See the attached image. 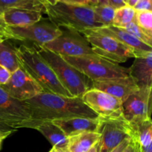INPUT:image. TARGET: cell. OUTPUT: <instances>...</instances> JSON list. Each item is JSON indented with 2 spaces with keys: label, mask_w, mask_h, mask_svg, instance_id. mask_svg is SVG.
I'll list each match as a JSON object with an SVG mask.
<instances>
[{
  "label": "cell",
  "mask_w": 152,
  "mask_h": 152,
  "mask_svg": "<svg viewBox=\"0 0 152 152\" xmlns=\"http://www.w3.org/2000/svg\"><path fill=\"white\" fill-rule=\"evenodd\" d=\"M24 102L37 126L42 122L73 117H99L83 102L81 97L77 96L42 92Z\"/></svg>",
  "instance_id": "cell-1"
},
{
  "label": "cell",
  "mask_w": 152,
  "mask_h": 152,
  "mask_svg": "<svg viewBox=\"0 0 152 152\" xmlns=\"http://www.w3.org/2000/svg\"><path fill=\"white\" fill-rule=\"evenodd\" d=\"M16 54L21 68L41 86L43 91L71 96L62 86L53 69L34 46L21 45L16 48Z\"/></svg>",
  "instance_id": "cell-2"
},
{
  "label": "cell",
  "mask_w": 152,
  "mask_h": 152,
  "mask_svg": "<svg viewBox=\"0 0 152 152\" xmlns=\"http://www.w3.org/2000/svg\"><path fill=\"white\" fill-rule=\"evenodd\" d=\"M45 13L49 20L58 28H65L70 32L82 33L102 25L95 21L92 6L69 4L58 2L55 5L45 4Z\"/></svg>",
  "instance_id": "cell-3"
},
{
  "label": "cell",
  "mask_w": 152,
  "mask_h": 152,
  "mask_svg": "<svg viewBox=\"0 0 152 152\" xmlns=\"http://www.w3.org/2000/svg\"><path fill=\"white\" fill-rule=\"evenodd\" d=\"M40 56L48 63L62 86L71 96L81 97L91 88L88 79L70 65L61 55L45 48L41 45H33Z\"/></svg>",
  "instance_id": "cell-4"
},
{
  "label": "cell",
  "mask_w": 152,
  "mask_h": 152,
  "mask_svg": "<svg viewBox=\"0 0 152 152\" xmlns=\"http://www.w3.org/2000/svg\"><path fill=\"white\" fill-rule=\"evenodd\" d=\"M90 81H101L130 76L129 69L96 54L81 56H62Z\"/></svg>",
  "instance_id": "cell-5"
},
{
  "label": "cell",
  "mask_w": 152,
  "mask_h": 152,
  "mask_svg": "<svg viewBox=\"0 0 152 152\" xmlns=\"http://www.w3.org/2000/svg\"><path fill=\"white\" fill-rule=\"evenodd\" d=\"M94 53L105 59L120 64L126 62L129 58H135L133 50L115 39L96 32L93 29L83 31Z\"/></svg>",
  "instance_id": "cell-6"
},
{
  "label": "cell",
  "mask_w": 152,
  "mask_h": 152,
  "mask_svg": "<svg viewBox=\"0 0 152 152\" xmlns=\"http://www.w3.org/2000/svg\"><path fill=\"white\" fill-rule=\"evenodd\" d=\"M0 125L16 131L19 129H35L30 111L24 102L13 99L0 87Z\"/></svg>",
  "instance_id": "cell-7"
},
{
  "label": "cell",
  "mask_w": 152,
  "mask_h": 152,
  "mask_svg": "<svg viewBox=\"0 0 152 152\" xmlns=\"http://www.w3.org/2000/svg\"><path fill=\"white\" fill-rule=\"evenodd\" d=\"M99 119L98 133L100 134V140L98 152H110L125 140L132 137V125L123 116L117 118Z\"/></svg>",
  "instance_id": "cell-8"
},
{
  "label": "cell",
  "mask_w": 152,
  "mask_h": 152,
  "mask_svg": "<svg viewBox=\"0 0 152 152\" xmlns=\"http://www.w3.org/2000/svg\"><path fill=\"white\" fill-rule=\"evenodd\" d=\"M13 39L30 41L37 45H45L61 36L63 31L50 20H40L33 25L10 27Z\"/></svg>",
  "instance_id": "cell-9"
},
{
  "label": "cell",
  "mask_w": 152,
  "mask_h": 152,
  "mask_svg": "<svg viewBox=\"0 0 152 152\" xmlns=\"http://www.w3.org/2000/svg\"><path fill=\"white\" fill-rule=\"evenodd\" d=\"M151 88H139L123 102V117L131 124L151 120Z\"/></svg>",
  "instance_id": "cell-10"
},
{
  "label": "cell",
  "mask_w": 152,
  "mask_h": 152,
  "mask_svg": "<svg viewBox=\"0 0 152 152\" xmlns=\"http://www.w3.org/2000/svg\"><path fill=\"white\" fill-rule=\"evenodd\" d=\"M81 98L83 102L98 117L108 119L123 116V102L105 92L91 88Z\"/></svg>",
  "instance_id": "cell-11"
},
{
  "label": "cell",
  "mask_w": 152,
  "mask_h": 152,
  "mask_svg": "<svg viewBox=\"0 0 152 152\" xmlns=\"http://www.w3.org/2000/svg\"><path fill=\"white\" fill-rule=\"evenodd\" d=\"M0 87L12 98L20 102L32 99L44 92L41 86L21 67L11 73L8 81Z\"/></svg>",
  "instance_id": "cell-12"
},
{
  "label": "cell",
  "mask_w": 152,
  "mask_h": 152,
  "mask_svg": "<svg viewBox=\"0 0 152 152\" xmlns=\"http://www.w3.org/2000/svg\"><path fill=\"white\" fill-rule=\"evenodd\" d=\"M42 46L61 56H81L95 54L87 40L78 33H62L59 37Z\"/></svg>",
  "instance_id": "cell-13"
},
{
  "label": "cell",
  "mask_w": 152,
  "mask_h": 152,
  "mask_svg": "<svg viewBox=\"0 0 152 152\" xmlns=\"http://www.w3.org/2000/svg\"><path fill=\"white\" fill-rule=\"evenodd\" d=\"M91 88L105 92L120 99L122 102L139 89L134 80L131 76L91 82Z\"/></svg>",
  "instance_id": "cell-14"
},
{
  "label": "cell",
  "mask_w": 152,
  "mask_h": 152,
  "mask_svg": "<svg viewBox=\"0 0 152 152\" xmlns=\"http://www.w3.org/2000/svg\"><path fill=\"white\" fill-rule=\"evenodd\" d=\"M93 30L99 34L112 37L121 42L122 44L129 47L134 52L135 57L144 56V55L148 54L150 52H152L151 46L148 45L140 41L130 33L126 31L124 28L110 25V26H102L94 28Z\"/></svg>",
  "instance_id": "cell-15"
},
{
  "label": "cell",
  "mask_w": 152,
  "mask_h": 152,
  "mask_svg": "<svg viewBox=\"0 0 152 152\" xmlns=\"http://www.w3.org/2000/svg\"><path fill=\"white\" fill-rule=\"evenodd\" d=\"M57 126L68 138L84 132H98L100 119L73 117L50 121Z\"/></svg>",
  "instance_id": "cell-16"
},
{
  "label": "cell",
  "mask_w": 152,
  "mask_h": 152,
  "mask_svg": "<svg viewBox=\"0 0 152 152\" xmlns=\"http://www.w3.org/2000/svg\"><path fill=\"white\" fill-rule=\"evenodd\" d=\"M129 69L138 87H152V52L135 57Z\"/></svg>",
  "instance_id": "cell-17"
},
{
  "label": "cell",
  "mask_w": 152,
  "mask_h": 152,
  "mask_svg": "<svg viewBox=\"0 0 152 152\" xmlns=\"http://www.w3.org/2000/svg\"><path fill=\"white\" fill-rule=\"evenodd\" d=\"M3 17L9 27H22L33 25L42 18V13L23 8H10L3 11Z\"/></svg>",
  "instance_id": "cell-18"
},
{
  "label": "cell",
  "mask_w": 152,
  "mask_h": 152,
  "mask_svg": "<svg viewBox=\"0 0 152 152\" xmlns=\"http://www.w3.org/2000/svg\"><path fill=\"white\" fill-rule=\"evenodd\" d=\"M34 129L39 132L57 150L68 149V137L52 122H42L36 126Z\"/></svg>",
  "instance_id": "cell-19"
},
{
  "label": "cell",
  "mask_w": 152,
  "mask_h": 152,
  "mask_svg": "<svg viewBox=\"0 0 152 152\" xmlns=\"http://www.w3.org/2000/svg\"><path fill=\"white\" fill-rule=\"evenodd\" d=\"M100 140L98 132H84L68 138L69 152H88Z\"/></svg>",
  "instance_id": "cell-20"
},
{
  "label": "cell",
  "mask_w": 152,
  "mask_h": 152,
  "mask_svg": "<svg viewBox=\"0 0 152 152\" xmlns=\"http://www.w3.org/2000/svg\"><path fill=\"white\" fill-rule=\"evenodd\" d=\"M0 65L14 72L20 67L16 54V47L8 42V40L0 43Z\"/></svg>",
  "instance_id": "cell-21"
},
{
  "label": "cell",
  "mask_w": 152,
  "mask_h": 152,
  "mask_svg": "<svg viewBox=\"0 0 152 152\" xmlns=\"http://www.w3.org/2000/svg\"><path fill=\"white\" fill-rule=\"evenodd\" d=\"M45 2L43 0H0V10L23 8L45 13Z\"/></svg>",
  "instance_id": "cell-22"
},
{
  "label": "cell",
  "mask_w": 152,
  "mask_h": 152,
  "mask_svg": "<svg viewBox=\"0 0 152 152\" xmlns=\"http://www.w3.org/2000/svg\"><path fill=\"white\" fill-rule=\"evenodd\" d=\"M94 19L97 23L104 27L113 25L115 9L111 5H97L92 6Z\"/></svg>",
  "instance_id": "cell-23"
},
{
  "label": "cell",
  "mask_w": 152,
  "mask_h": 152,
  "mask_svg": "<svg viewBox=\"0 0 152 152\" xmlns=\"http://www.w3.org/2000/svg\"><path fill=\"white\" fill-rule=\"evenodd\" d=\"M135 14L136 10L134 8L128 5L116 9L113 25L118 28H125L129 23L134 21Z\"/></svg>",
  "instance_id": "cell-24"
},
{
  "label": "cell",
  "mask_w": 152,
  "mask_h": 152,
  "mask_svg": "<svg viewBox=\"0 0 152 152\" xmlns=\"http://www.w3.org/2000/svg\"><path fill=\"white\" fill-rule=\"evenodd\" d=\"M134 22L145 34L152 37V11H136Z\"/></svg>",
  "instance_id": "cell-25"
},
{
  "label": "cell",
  "mask_w": 152,
  "mask_h": 152,
  "mask_svg": "<svg viewBox=\"0 0 152 152\" xmlns=\"http://www.w3.org/2000/svg\"><path fill=\"white\" fill-rule=\"evenodd\" d=\"M124 28L126 31L130 33L132 35L136 37L137 39L141 41L142 42L145 43V44L151 46L152 47V37H149L147 34H145L137 25L136 22H131L129 25H126Z\"/></svg>",
  "instance_id": "cell-26"
},
{
  "label": "cell",
  "mask_w": 152,
  "mask_h": 152,
  "mask_svg": "<svg viewBox=\"0 0 152 152\" xmlns=\"http://www.w3.org/2000/svg\"><path fill=\"white\" fill-rule=\"evenodd\" d=\"M0 38L4 39L6 40L13 39L10 27L4 21L3 17V11L1 10H0Z\"/></svg>",
  "instance_id": "cell-27"
},
{
  "label": "cell",
  "mask_w": 152,
  "mask_h": 152,
  "mask_svg": "<svg viewBox=\"0 0 152 152\" xmlns=\"http://www.w3.org/2000/svg\"><path fill=\"white\" fill-rule=\"evenodd\" d=\"M134 8L136 11H152V0H140Z\"/></svg>",
  "instance_id": "cell-28"
},
{
  "label": "cell",
  "mask_w": 152,
  "mask_h": 152,
  "mask_svg": "<svg viewBox=\"0 0 152 152\" xmlns=\"http://www.w3.org/2000/svg\"><path fill=\"white\" fill-rule=\"evenodd\" d=\"M10 75H11V73L8 70L0 65V86L5 84L10 79Z\"/></svg>",
  "instance_id": "cell-29"
},
{
  "label": "cell",
  "mask_w": 152,
  "mask_h": 152,
  "mask_svg": "<svg viewBox=\"0 0 152 152\" xmlns=\"http://www.w3.org/2000/svg\"><path fill=\"white\" fill-rule=\"evenodd\" d=\"M109 5L116 10L127 5V0H109Z\"/></svg>",
  "instance_id": "cell-30"
},
{
  "label": "cell",
  "mask_w": 152,
  "mask_h": 152,
  "mask_svg": "<svg viewBox=\"0 0 152 152\" xmlns=\"http://www.w3.org/2000/svg\"><path fill=\"white\" fill-rule=\"evenodd\" d=\"M131 140H132V138H129V139L125 140L123 142H121L120 145H117L115 148H114L112 151H111L110 152H123L124 150L126 148V147H127L128 145H129V144L130 143Z\"/></svg>",
  "instance_id": "cell-31"
},
{
  "label": "cell",
  "mask_w": 152,
  "mask_h": 152,
  "mask_svg": "<svg viewBox=\"0 0 152 152\" xmlns=\"http://www.w3.org/2000/svg\"><path fill=\"white\" fill-rule=\"evenodd\" d=\"M59 2L69 4H79V5H88L86 0H59Z\"/></svg>",
  "instance_id": "cell-32"
},
{
  "label": "cell",
  "mask_w": 152,
  "mask_h": 152,
  "mask_svg": "<svg viewBox=\"0 0 152 152\" xmlns=\"http://www.w3.org/2000/svg\"><path fill=\"white\" fill-rule=\"evenodd\" d=\"M13 132H14V131H6V132H3L0 133V150L1 148V145H2L3 142H4V140L8 136H10Z\"/></svg>",
  "instance_id": "cell-33"
},
{
  "label": "cell",
  "mask_w": 152,
  "mask_h": 152,
  "mask_svg": "<svg viewBox=\"0 0 152 152\" xmlns=\"http://www.w3.org/2000/svg\"><path fill=\"white\" fill-rule=\"evenodd\" d=\"M123 152H138L136 145H135V143L134 142V141L132 140V139L131 140L130 143H129V145L126 147V148L124 150Z\"/></svg>",
  "instance_id": "cell-34"
},
{
  "label": "cell",
  "mask_w": 152,
  "mask_h": 152,
  "mask_svg": "<svg viewBox=\"0 0 152 152\" xmlns=\"http://www.w3.org/2000/svg\"><path fill=\"white\" fill-rule=\"evenodd\" d=\"M139 1L140 0H127V5L129 7H134Z\"/></svg>",
  "instance_id": "cell-35"
},
{
  "label": "cell",
  "mask_w": 152,
  "mask_h": 152,
  "mask_svg": "<svg viewBox=\"0 0 152 152\" xmlns=\"http://www.w3.org/2000/svg\"><path fill=\"white\" fill-rule=\"evenodd\" d=\"M45 2V4H49V5H55L59 2V0H43Z\"/></svg>",
  "instance_id": "cell-36"
},
{
  "label": "cell",
  "mask_w": 152,
  "mask_h": 152,
  "mask_svg": "<svg viewBox=\"0 0 152 152\" xmlns=\"http://www.w3.org/2000/svg\"><path fill=\"white\" fill-rule=\"evenodd\" d=\"M99 142H98L97 143L95 144V145H94V146L92 147V148H91V149L89 150L88 152H98L99 151Z\"/></svg>",
  "instance_id": "cell-37"
},
{
  "label": "cell",
  "mask_w": 152,
  "mask_h": 152,
  "mask_svg": "<svg viewBox=\"0 0 152 152\" xmlns=\"http://www.w3.org/2000/svg\"><path fill=\"white\" fill-rule=\"evenodd\" d=\"M87 4L90 6H95L98 4L97 0H86Z\"/></svg>",
  "instance_id": "cell-38"
},
{
  "label": "cell",
  "mask_w": 152,
  "mask_h": 152,
  "mask_svg": "<svg viewBox=\"0 0 152 152\" xmlns=\"http://www.w3.org/2000/svg\"><path fill=\"white\" fill-rule=\"evenodd\" d=\"M10 130H12V131H14V132H16L15 130H13V129H10V128L7 127V126H1V125H0V133H1V132H6V131H10Z\"/></svg>",
  "instance_id": "cell-39"
},
{
  "label": "cell",
  "mask_w": 152,
  "mask_h": 152,
  "mask_svg": "<svg viewBox=\"0 0 152 152\" xmlns=\"http://www.w3.org/2000/svg\"><path fill=\"white\" fill-rule=\"evenodd\" d=\"M99 5H108L109 4V0H97Z\"/></svg>",
  "instance_id": "cell-40"
},
{
  "label": "cell",
  "mask_w": 152,
  "mask_h": 152,
  "mask_svg": "<svg viewBox=\"0 0 152 152\" xmlns=\"http://www.w3.org/2000/svg\"><path fill=\"white\" fill-rule=\"evenodd\" d=\"M49 152H59V151H58L57 149H56V148H54V147H53V148L50 149V151Z\"/></svg>",
  "instance_id": "cell-41"
},
{
  "label": "cell",
  "mask_w": 152,
  "mask_h": 152,
  "mask_svg": "<svg viewBox=\"0 0 152 152\" xmlns=\"http://www.w3.org/2000/svg\"><path fill=\"white\" fill-rule=\"evenodd\" d=\"M59 152H69L68 151V149H65V150H62V151H60V150H58Z\"/></svg>",
  "instance_id": "cell-42"
},
{
  "label": "cell",
  "mask_w": 152,
  "mask_h": 152,
  "mask_svg": "<svg viewBox=\"0 0 152 152\" xmlns=\"http://www.w3.org/2000/svg\"><path fill=\"white\" fill-rule=\"evenodd\" d=\"M6 39H2V38H0V43L1 42H4V41H5Z\"/></svg>",
  "instance_id": "cell-43"
}]
</instances>
